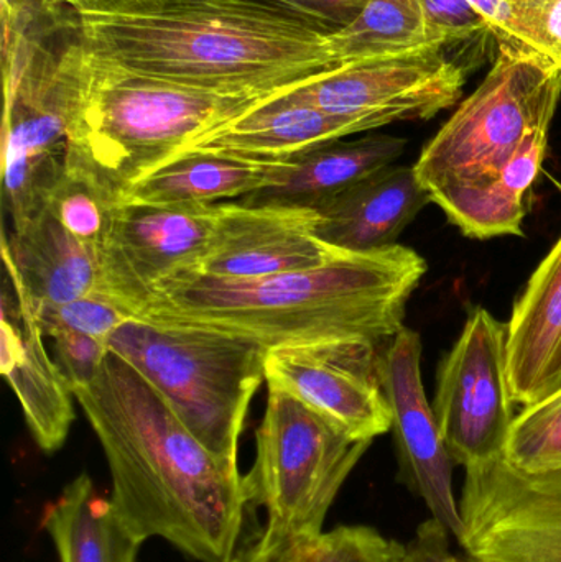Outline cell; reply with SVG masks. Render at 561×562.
<instances>
[{
    "label": "cell",
    "instance_id": "cell-1",
    "mask_svg": "<svg viewBox=\"0 0 561 562\" xmlns=\"http://www.w3.org/2000/svg\"><path fill=\"white\" fill-rule=\"evenodd\" d=\"M72 393L101 442L112 504L132 533L161 538L194 561H229L249 507L239 464L207 451L112 350L98 376Z\"/></svg>",
    "mask_w": 561,
    "mask_h": 562
},
{
    "label": "cell",
    "instance_id": "cell-2",
    "mask_svg": "<svg viewBox=\"0 0 561 562\" xmlns=\"http://www.w3.org/2000/svg\"><path fill=\"white\" fill-rule=\"evenodd\" d=\"M91 58L204 91L279 94L335 69L329 35L260 0H76Z\"/></svg>",
    "mask_w": 561,
    "mask_h": 562
},
{
    "label": "cell",
    "instance_id": "cell-3",
    "mask_svg": "<svg viewBox=\"0 0 561 562\" xmlns=\"http://www.w3.org/2000/svg\"><path fill=\"white\" fill-rule=\"evenodd\" d=\"M427 262L395 244L341 252L316 269L250 280L188 270L165 281L141 317L221 330L266 350L329 342L384 346L404 327L405 306Z\"/></svg>",
    "mask_w": 561,
    "mask_h": 562
},
{
    "label": "cell",
    "instance_id": "cell-4",
    "mask_svg": "<svg viewBox=\"0 0 561 562\" xmlns=\"http://www.w3.org/2000/svg\"><path fill=\"white\" fill-rule=\"evenodd\" d=\"M2 200L12 226L48 204L68 164L92 82L81 16L71 3L2 7Z\"/></svg>",
    "mask_w": 561,
    "mask_h": 562
},
{
    "label": "cell",
    "instance_id": "cell-5",
    "mask_svg": "<svg viewBox=\"0 0 561 562\" xmlns=\"http://www.w3.org/2000/svg\"><path fill=\"white\" fill-rule=\"evenodd\" d=\"M272 95L188 88L92 59L91 89L72 128L66 170L85 175L121 201L132 184L194 140Z\"/></svg>",
    "mask_w": 561,
    "mask_h": 562
},
{
    "label": "cell",
    "instance_id": "cell-6",
    "mask_svg": "<svg viewBox=\"0 0 561 562\" xmlns=\"http://www.w3.org/2000/svg\"><path fill=\"white\" fill-rule=\"evenodd\" d=\"M109 349L154 385L207 451L237 462L250 402L266 380L263 347L221 330L132 317Z\"/></svg>",
    "mask_w": 561,
    "mask_h": 562
},
{
    "label": "cell",
    "instance_id": "cell-7",
    "mask_svg": "<svg viewBox=\"0 0 561 562\" xmlns=\"http://www.w3.org/2000/svg\"><path fill=\"white\" fill-rule=\"evenodd\" d=\"M493 68L414 165L435 204L500 173L529 135L552 124L561 98V68L539 53L497 43Z\"/></svg>",
    "mask_w": 561,
    "mask_h": 562
},
{
    "label": "cell",
    "instance_id": "cell-8",
    "mask_svg": "<svg viewBox=\"0 0 561 562\" xmlns=\"http://www.w3.org/2000/svg\"><path fill=\"white\" fill-rule=\"evenodd\" d=\"M371 441H359L282 390L269 389L256 431L247 501L266 508L267 528L318 537L326 515Z\"/></svg>",
    "mask_w": 561,
    "mask_h": 562
},
{
    "label": "cell",
    "instance_id": "cell-9",
    "mask_svg": "<svg viewBox=\"0 0 561 562\" xmlns=\"http://www.w3.org/2000/svg\"><path fill=\"white\" fill-rule=\"evenodd\" d=\"M507 323L474 307L438 370L434 412L451 458L464 469L501 458L514 418Z\"/></svg>",
    "mask_w": 561,
    "mask_h": 562
},
{
    "label": "cell",
    "instance_id": "cell-10",
    "mask_svg": "<svg viewBox=\"0 0 561 562\" xmlns=\"http://www.w3.org/2000/svg\"><path fill=\"white\" fill-rule=\"evenodd\" d=\"M460 547L480 562H561V471L526 474L493 459L464 469Z\"/></svg>",
    "mask_w": 561,
    "mask_h": 562
},
{
    "label": "cell",
    "instance_id": "cell-11",
    "mask_svg": "<svg viewBox=\"0 0 561 562\" xmlns=\"http://www.w3.org/2000/svg\"><path fill=\"white\" fill-rule=\"evenodd\" d=\"M216 220L217 204H119L99 249V293L141 317L161 283L201 266Z\"/></svg>",
    "mask_w": 561,
    "mask_h": 562
},
{
    "label": "cell",
    "instance_id": "cell-12",
    "mask_svg": "<svg viewBox=\"0 0 561 562\" xmlns=\"http://www.w3.org/2000/svg\"><path fill=\"white\" fill-rule=\"evenodd\" d=\"M445 46L352 63L287 89L283 98L346 117L427 121L460 101L467 71Z\"/></svg>",
    "mask_w": 561,
    "mask_h": 562
},
{
    "label": "cell",
    "instance_id": "cell-13",
    "mask_svg": "<svg viewBox=\"0 0 561 562\" xmlns=\"http://www.w3.org/2000/svg\"><path fill=\"white\" fill-rule=\"evenodd\" d=\"M379 347L329 342L270 349L266 382L269 389L295 396L352 438L372 442L392 426L379 379Z\"/></svg>",
    "mask_w": 561,
    "mask_h": 562
},
{
    "label": "cell",
    "instance_id": "cell-14",
    "mask_svg": "<svg viewBox=\"0 0 561 562\" xmlns=\"http://www.w3.org/2000/svg\"><path fill=\"white\" fill-rule=\"evenodd\" d=\"M420 334L402 327L379 353V379L391 408L401 477L451 537L463 533L460 505L453 491L451 458L434 406L422 382Z\"/></svg>",
    "mask_w": 561,
    "mask_h": 562
},
{
    "label": "cell",
    "instance_id": "cell-15",
    "mask_svg": "<svg viewBox=\"0 0 561 562\" xmlns=\"http://www.w3.org/2000/svg\"><path fill=\"white\" fill-rule=\"evenodd\" d=\"M312 207L217 204L216 227L201 273L250 280L326 266L345 252L315 236Z\"/></svg>",
    "mask_w": 561,
    "mask_h": 562
},
{
    "label": "cell",
    "instance_id": "cell-16",
    "mask_svg": "<svg viewBox=\"0 0 561 562\" xmlns=\"http://www.w3.org/2000/svg\"><path fill=\"white\" fill-rule=\"evenodd\" d=\"M295 88V86H293ZM287 91V89H285ZM194 140L184 151H211L244 160H292L312 148L392 124L384 117H346L292 102L283 92Z\"/></svg>",
    "mask_w": 561,
    "mask_h": 562
},
{
    "label": "cell",
    "instance_id": "cell-17",
    "mask_svg": "<svg viewBox=\"0 0 561 562\" xmlns=\"http://www.w3.org/2000/svg\"><path fill=\"white\" fill-rule=\"evenodd\" d=\"M0 370L12 386L26 426L42 451H58L75 422V393L45 347V334L29 306L2 296Z\"/></svg>",
    "mask_w": 561,
    "mask_h": 562
},
{
    "label": "cell",
    "instance_id": "cell-18",
    "mask_svg": "<svg viewBox=\"0 0 561 562\" xmlns=\"http://www.w3.org/2000/svg\"><path fill=\"white\" fill-rule=\"evenodd\" d=\"M2 259L15 297L32 313L98 290L99 256L72 237L48 210L2 237Z\"/></svg>",
    "mask_w": 561,
    "mask_h": 562
},
{
    "label": "cell",
    "instance_id": "cell-19",
    "mask_svg": "<svg viewBox=\"0 0 561 562\" xmlns=\"http://www.w3.org/2000/svg\"><path fill=\"white\" fill-rule=\"evenodd\" d=\"M430 203L414 167L391 165L315 207V236L345 252L385 249Z\"/></svg>",
    "mask_w": 561,
    "mask_h": 562
},
{
    "label": "cell",
    "instance_id": "cell-20",
    "mask_svg": "<svg viewBox=\"0 0 561 562\" xmlns=\"http://www.w3.org/2000/svg\"><path fill=\"white\" fill-rule=\"evenodd\" d=\"M507 367L514 403L523 408L561 389V237L514 304Z\"/></svg>",
    "mask_w": 561,
    "mask_h": 562
},
{
    "label": "cell",
    "instance_id": "cell-21",
    "mask_svg": "<svg viewBox=\"0 0 561 562\" xmlns=\"http://www.w3.org/2000/svg\"><path fill=\"white\" fill-rule=\"evenodd\" d=\"M407 142L394 135L335 140L287 160L276 183L247 194L249 206L315 207L332 201L371 175L394 165Z\"/></svg>",
    "mask_w": 561,
    "mask_h": 562
},
{
    "label": "cell",
    "instance_id": "cell-22",
    "mask_svg": "<svg viewBox=\"0 0 561 562\" xmlns=\"http://www.w3.org/2000/svg\"><path fill=\"white\" fill-rule=\"evenodd\" d=\"M287 161L244 160L211 151H183L132 184L121 203L200 206L256 193L276 183Z\"/></svg>",
    "mask_w": 561,
    "mask_h": 562
},
{
    "label": "cell",
    "instance_id": "cell-23",
    "mask_svg": "<svg viewBox=\"0 0 561 562\" xmlns=\"http://www.w3.org/2000/svg\"><path fill=\"white\" fill-rule=\"evenodd\" d=\"M550 125L536 128L509 165L491 180L438 201L437 206L463 236L478 240L523 236L534 187L549 150Z\"/></svg>",
    "mask_w": 561,
    "mask_h": 562
},
{
    "label": "cell",
    "instance_id": "cell-24",
    "mask_svg": "<svg viewBox=\"0 0 561 562\" xmlns=\"http://www.w3.org/2000/svg\"><path fill=\"white\" fill-rule=\"evenodd\" d=\"M42 527L52 538L59 562H137L144 543L86 474L69 482L59 497L46 505Z\"/></svg>",
    "mask_w": 561,
    "mask_h": 562
},
{
    "label": "cell",
    "instance_id": "cell-25",
    "mask_svg": "<svg viewBox=\"0 0 561 562\" xmlns=\"http://www.w3.org/2000/svg\"><path fill=\"white\" fill-rule=\"evenodd\" d=\"M328 43L335 69L435 46L425 25L420 0H369L348 26L329 35Z\"/></svg>",
    "mask_w": 561,
    "mask_h": 562
},
{
    "label": "cell",
    "instance_id": "cell-26",
    "mask_svg": "<svg viewBox=\"0 0 561 562\" xmlns=\"http://www.w3.org/2000/svg\"><path fill=\"white\" fill-rule=\"evenodd\" d=\"M503 458L526 474L561 471V389L516 415Z\"/></svg>",
    "mask_w": 561,
    "mask_h": 562
},
{
    "label": "cell",
    "instance_id": "cell-27",
    "mask_svg": "<svg viewBox=\"0 0 561 562\" xmlns=\"http://www.w3.org/2000/svg\"><path fill=\"white\" fill-rule=\"evenodd\" d=\"M119 201L78 171L66 170L49 194L46 210L72 237L99 256Z\"/></svg>",
    "mask_w": 561,
    "mask_h": 562
},
{
    "label": "cell",
    "instance_id": "cell-28",
    "mask_svg": "<svg viewBox=\"0 0 561 562\" xmlns=\"http://www.w3.org/2000/svg\"><path fill=\"white\" fill-rule=\"evenodd\" d=\"M132 317V314L98 290L36 314L43 334L55 329H68L94 337L105 344H109L112 334Z\"/></svg>",
    "mask_w": 561,
    "mask_h": 562
},
{
    "label": "cell",
    "instance_id": "cell-29",
    "mask_svg": "<svg viewBox=\"0 0 561 562\" xmlns=\"http://www.w3.org/2000/svg\"><path fill=\"white\" fill-rule=\"evenodd\" d=\"M405 544L364 525H343L316 538L312 562H404Z\"/></svg>",
    "mask_w": 561,
    "mask_h": 562
},
{
    "label": "cell",
    "instance_id": "cell-30",
    "mask_svg": "<svg viewBox=\"0 0 561 562\" xmlns=\"http://www.w3.org/2000/svg\"><path fill=\"white\" fill-rule=\"evenodd\" d=\"M425 25L434 45L451 46L491 33L493 26L470 0H420Z\"/></svg>",
    "mask_w": 561,
    "mask_h": 562
},
{
    "label": "cell",
    "instance_id": "cell-31",
    "mask_svg": "<svg viewBox=\"0 0 561 562\" xmlns=\"http://www.w3.org/2000/svg\"><path fill=\"white\" fill-rule=\"evenodd\" d=\"M53 342V359L68 379L71 389L88 385L101 372L109 344L86 334L68 329H55L45 334Z\"/></svg>",
    "mask_w": 561,
    "mask_h": 562
},
{
    "label": "cell",
    "instance_id": "cell-32",
    "mask_svg": "<svg viewBox=\"0 0 561 562\" xmlns=\"http://www.w3.org/2000/svg\"><path fill=\"white\" fill-rule=\"evenodd\" d=\"M306 25L333 35L348 26L369 0H260Z\"/></svg>",
    "mask_w": 561,
    "mask_h": 562
},
{
    "label": "cell",
    "instance_id": "cell-33",
    "mask_svg": "<svg viewBox=\"0 0 561 562\" xmlns=\"http://www.w3.org/2000/svg\"><path fill=\"white\" fill-rule=\"evenodd\" d=\"M318 537H295L266 527L256 538L239 544L227 562H312Z\"/></svg>",
    "mask_w": 561,
    "mask_h": 562
},
{
    "label": "cell",
    "instance_id": "cell-34",
    "mask_svg": "<svg viewBox=\"0 0 561 562\" xmlns=\"http://www.w3.org/2000/svg\"><path fill=\"white\" fill-rule=\"evenodd\" d=\"M450 537L440 521L428 518L415 531L414 540L405 544L404 562H467L451 553Z\"/></svg>",
    "mask_w": 561,
    "mask_h": 562
},
{
    "label": "cell",
    "instance_id": "cell-35",
    "mask_svg": "<svg viewBox=\"0 0 561 562\" xmlns=\"http://www.w3.org/2000/svg\"><path fill=\"white\" fill-rule=\"evenodd\" d=\"M534 49L561 68V0H546L537 20Z\"/></svg>",
    "mask_w": 561,
    "mask_h": 562
},
{
    "label": "cell",
    "instance_id": "cell-36",
    "mask_svg": "<svg viewBox=\"0 0 561 562\" xmlns=\"http://www.w3.org/2000/svg\"><path fill=\"white\" fill-rule=\"evenodd\" d=\"M491 23L497 43L517 46L516 20L509 0H470Z\"/></svg>",
    "mask_w": 561,
    "mask_h": 562
},
{
    "label": "cell",
    "instance_id": "cell-37",
    "mask_svg": "<svg viewBox=\"0 0 561 562\" xmlns=\"http://www.w3.org/2000/svg\"><path fill=\"white\" fill-rule=\"evenodd\" d=\"M76 0H2V7H9V9H13V7L26 5V3H75Z\"/></svg>",
    "mask_w": 561,
    "mask_h": 562
},
{
    "label": "cell",
    "instance_id": "cell-38",
    "mask_svg": "<svg viewBox=\"0 0 561 562\" xmlns=\"http://www.w3.org/2000/svg\"><path fill=\"white\" fill-rule=\"evenodd\" d=\"M464 560H467V562H480V561L471 560V558H468V557H464Z\"/></svg>",
    "mask_w": 561,
    "mask_h": 562
}]
</instances>
